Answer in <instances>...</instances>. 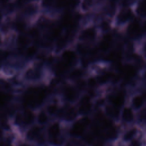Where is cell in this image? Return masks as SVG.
<instances>
[{
    "label": "cell",
    "mask_w": 146,
    "mask_h": 146,
    "mask_svg": "<svg viewBox=\"0 0 146 146\" xmlns=\"http://www.w3.org/2000/svg\"><path fill=\"white\" fill-rule=\"evenodd\" d=\"M144 102V98L141 95H135L132 99V103L133 106L136 108H139L143 106Z\"/></svg>",
    "instance_id": "cell-23"
},
{
    "label": "cell",
    "mask_w": 146,
    "mask_h": 146,
    "mask_svg": "<svg viewBox=\"0 0 146 146\" xmlns=\"http://www.w3.org/2000/svg\"><path fill=\"white\" fill-rule=\"evenodd\" d=\"M118 134V129L117 127L113 125L112 127L103 131V137L106 141L112 142L117 137Z\"/></svg>",
    "instance_id": "cell-19"
},
{
    "label": "cell",
    "mask_w": 146,
    "mask_h": 146,
    "mask_svg": "<svg viewBox=\"0 0 146 146\" xmlns=\"http://www.w3.org/2000/svg\"><path fill=\"white\" fill-rule=\"evenodd\" d=\"M76 106L80 116H91L94 111L93 100L90 102L77 104Z\"/></svg>",
    "instance_id": "cell-17"
},
{
    "label": "cell",
    "mask_w": 146,
    "mask_h": 146,
    "mask_svg": "<svg viewBox=\"0 0 146 146\" xmlns=\"http://www.w3.org/2000/svg\"><path fill=\"white\" fill-rule=\"evenodd\" d=\"M137 76H139L142 79L146 80V66L139 70Z\"/></svg>",
    "instance_id": "cell-25"
},
{
    "label": "cell",
    "mask_w": 146,
    "mask_h": 146,
    "mask_svg": "<svg viewBox=\"0 0 146 146\" xmlns=\"http://www.w3.org/2000/svg\"><path fill=\"white\" fill-rule=\"evenodd\" d=\"M15 1L16 0H1V6H6L11 3H14Z\"/></svg>",
    "instance_id": "cell-27"
},
{
    "label": "cell",
    "mask_w": 146,
    "mask_h": 146,
    "mask_svg": "<svg viewBox=\"0 0 146 146\" xmlns=\"http://www.w3.org/2000/svg\"><path fill=\"white\" fill-rule=\"evenodd\" d=\"M23 124L25 131L26 129L36 124V110L29 107L22 109Z\"/></svg>",
    "instance_id": "cell-10"
},
{
    "label": "cell",
    "mask_w": 146,
    "mask_h": 146,
    "mask_svg": "<svg viewBox=\"0 0 146 146\" xmlns=\"http://www.w3.org/2000/svg\"><path fill=\"white\" fill-rule=\"evenodd\" d=\"M130 7L136 17L140 19L146 18V0H137Z\"/></svg>",
    "instance_id": "cell-12"
},
{
    "label": "cell",
    "mask_w": 146,
    "mask_h": 146,
    "mask_svg": "<svg viewBox=\"0 0 146 146\" xmlns=\"http://www.w3.org/2000/svg\"><path fill=\"white\" fill-rule=\"evenodd\" d=\"M135 52L140 55L146 63V36L133 40Z\"/></svg>",
    "instance_id": "cell-15"
},
{
    "label": "cell",
    "mask_w": 146,
    "mask_h": 146,
    "mask_svg": "<svg viewBox=\"0 0 146 146\" xmlns=\"http://www.w3.org/2000/svg\"><path fill=\"white\" fill-rule=\"evenodd\" d=\"M102 109L106 116L113 120L118 119L121 113L120 108L109 103H107Z\"/></svg>",
    "instance_id": "cell-14"
},
{
    "label": "cell",
    "mask_w": 146,
    "mask_h": 146,
    "mask_svg": "<svg viewBox=\"0 0 146 146\" xmlns=\"http://www.w3.org/2000/svg\"><path fill=\"white\" fill-rule=\"evenodd\" d=\"M17 76L26 86L47 87L55 75L46 62L33 59L29 60Z\"/></svg>",
    "instance_id": "cell-1"
},
{
    "label": "cell",
    "mask_w": 146,
    "mask_h": 146,
    "mask_svg": "<svg viewBox=\"0 0 146 146\" xmlns=\"http://www.w3.org/2000/svg\"><path fill=\"white\" fill-rule=\"evenodd\" d=\"M112 70V62L98 60L91 62L86 68L87 76H98L104 75Z\"/></svg>",
    "instance_id": "cell-6"
},
{
    "label": "cell",
    "mask_w": 146,
    "mask_h": 146,
    "mask_svg": "<svg viewBox=\"0 0 146 146\" xmlns=\"http://www.w3.org/2000/svg\"><path fill=\"white\" fill-rule=\"evenodd\" d=\"M140 24L143 36H146V18L140 19Z\"/></svg>",
    "instance_id": "cell-26"
},
{
    "label": "cell",
    "mask_w": 146,
    "mask_h": 146,
    "mask_svg": "<svg viewBox=\"0 0 146 146\" xmlns=\"http://www.w3.org/2000/svg\"><path fill=\"white\" fill-rule=\"evenodd\" d=\"M57 0H39L42 11H46L54 8Z\"/></svg>",
    "instance_id": "cell-21"
},
{
    "label": "cell",
    "mask_w": 146,
    "mask_h": 146,
    "mask_svg": "<svg viewBox=\"0 0 146 146\" xmlns=\"http://www.w3.org/2000/svg\"><path fill=\"white\" fill-rule=\"evenodd\" d=\"M120 114L122 119L125 122H131L133 119V112L132 110L129 107H124Z\"/></svg>",
    "instance_id": "cell-20"
},
{
    "label": "cell",
    "mask_w": 146,
    "mask_h": 146,
    "mask_svg": "<svg viewBox=\"0 0 146 146\" xmlns=\"http://www.w3.org/2000/svg\"><path fill=\"white\" fill-rule=\"evenodd\" d=\"M42 14L39 1H29L18 10V15L28 25L29 27L36 25Z\"/></svg>",
    "instance_id": "cell-3"
},
{
    "label": "cell",
    "mask_w": 146,
    "mask_h": 146,
    "mask_svg": "<svg viewBox=\"0 0 146 146\" xmlns=\"http://www.w3.org/2000/svg\"><path fill=\"white\" fill-rule=\"evenodd\" d=\"M62 119L65 124L70 126L79 117L77 106L74 104L65 103L62 107Z\"/></svg>",
    "instance_id": "cell-7"
},
{
    "label": "cell",
    "mask_w": 146,
    "mask_h": 146,
    "mask_svg": "<svg viewBox=\"0 0 146 146\" xmlns=\"http://www.w3.org/2000/svg\"><path fill=\"white\" fill-rule=\"evenodd\" d=\"M130 146H140V144L137 140H134L131 142Z\"/></svg>",
    "instance_id": "cell-28"
},
{
    "label": "cell",
    "mask_w": 146,
    "mask_h": 146,
    "mask_svg": "<svg viewBox=\"0 0 146 146\" xmlns=\"http://www.w3.org/2000/svg\"><path fill=\"white\" fill-rule=\"evenodd\" d=\"M143 98H144V99L146 100V91L144 92V94H143Z\"/></svg>",
    "instance_id": "cell-29"
},
{
    "label": "cell",
    "mask_w": 146,
    "mask_h": 146,
    "mask_svg": "<svg viewBox=\"0 0 146 146\" xmlns=\"http://www.w3.org/2000/svg\"><path fill=\"white\" fill-rule=\"evenodd\" d=\"M145 120H146V113L145 114Z\"/></svg>",
    "instance_id": "cell-30"
},
{
    "label": "cell",
    "mask_w": 146,
    "mask_h": 146,
    "mask_svg": "<svg viewBox=\"0 0 146 146\" xmlns=\"http://www.w3.org/2000/svg\"><path fill=\"white\" fill-rule=\"evenodd\" d=\"M40 51V47L38 44L33 43L31 44L27 47L23 52V56L27 60H31L34 59Z\"/></svg>",
    "instance_id": "cell-18"
},
{
    "label": "cell",
    "mask_w": 146,
    "mask_h": 146,
    "mask_svg": "<svg viewBox=\"0 0 146 146\" xmlns=\"http://www.w3.org/2000/svg\"><path fill=\"white\" fill-rule=\"evenodd\" d=\"M58 93L60 94L64 103L76 105L82 95L74 83L66 81L64 79L58 88Z\"/></svg>",
    "instance_id": "cell-5"
},
{
    "label": "cell",
    "mask_w": 146,
    "mask_h": 146,
    "mask_svg": "<svg viewBox=\"0 0 146 146\" xmlns=\"http://www.w3.org/2000/svg\"><path fill=\"white\" fill-rule=\"evenodd\" d=\"M86 82L87 88L89 89H96L99 86L97 79L95 76H87L86 77Z\"/></svg>",
    "instance_id": "cell-22"
},
{
    "label": "cell",
    "mask_w": 146,
    "mask_h": 146,
    "mask_svg": "<svg viewBox=\"0 0 146 146\" xmlns=\"http://www.w3.org/2000/svg\"><path fill=\"white\" fill-rule=\"evenodd\" d=\"M51 121V117L43 106L36 110V124L46 127Z\"/></svg>",
    "instance_id": "cell-13"
},
{
    "label": "cell",
    "mask_w": 146,
    "mask_h": 146,
    "mask_svg": "<svg viewBox=\"0 0 146 146\" xmlns=\"http://www.w3.org/2000/svg\"><path fill=\"white\" fill-rule=\"evenodd\" d=\"M99 0H80L76 11L84 15L92 13L95 9Z\"/></svg>",
    "instance_id": "cell-11"
},
{
    "label": "cell",
    "mask_w": 146,
    "mask_h": 146,
    "mask_svg": "<svg viewBox=\"0 0 146 146\" xmlns=\"http://www.w3.org/2000/svg\"><path fill=\"white\" fill-rule=\"evenodd\" d=\"M136 133V129L135 128L131 129L124 134L123 139L124 141H128L132 139V137L135 136Z\"/></svg>",
    "instance_id": "cell-24"
},
{
    "label": "cell",
    "mask_w": 146,
    "mask_h": 146,
    "mask_svg": "<svg viewBox=\"0 0 146 146\" xmlns=\"http://www.w3.org/2000/svg\"><path fill=\"white\" fill-rule=\"evenodd\" d=\"M18 71L15 68L10 65L6 64H1L0 70L1 78L6 80L12 79L15 76Z\"/></svg>",
    "instance_id": "cell-16"
},
{
    "label": "cell",
    "mask_w": 146,
    "mask_h": 146,
    "mask_svg": "<svg viewBox=\"0 0 146 146\" xmlns=\"http://www.w3.org/2000/svg\"><path fill=\"white\" fill-rule=\"evenodd\" d=\"M102 34L97 26L94 25L79 28L74 42L82 43L92 46H96L102 38Z\"/></svg>",
    "instance_id": "cell-4"
},
{
    "label": "cell",
    "mask_w": 146,
    "mask_h": 146,
    "mask_svg": "<svg viewBox=\"0 0 146 146\" xmlns=\"http://www.w3.org/2000/svg\"><path fill=\"white\" fill-rule=\"evenodd\" d=\"M135 17L131 7L119 6L112 18L113 30L124 35L128 26Z\"/></svg>",
    "instance_id": "cell-2"
},
{
    "label": "cell",
    "mask_w": 146,
    "mask_h": 146,
    "mask_svg": "<svg viewBox=\"0 0 146 146\" xmlns=\"http://www.w3.org/2000/svg\"><path fill=\"white\" fill-rule=\"evenodd\" d=\"M44 129L45 127L35 124L26 129L23 133V140L34 145L37 138Z\"/></svg>",
    "instance_id": "cell-8"
},
{
    "label": "cell",
    "mask_w": 146,
    "mask_h": 146,
    "mask_svg": "<svg viewBox=\"0 0 146 146\" xmlns=\"http://www.w3.org/2000/svg\"><path fill=\"white\" fill-rule=\"evenodd\" d=\"M87 76L86 69L81 65H79L70 70L64 77V79L67 82L74 83L77 80Z\"/></svg>",
    "instance_id": "cell-9"
}]
</instances>
